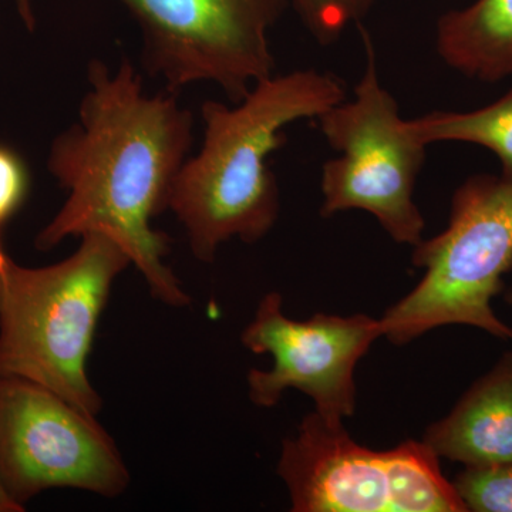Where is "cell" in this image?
<instances>
[{"mask_svg":"<svg viewBox=\"0 0 512 512\" xmlns=\"http://www.w3.org/2000/svg\"><path fill=\"white\" fill-rule=\"evenodd\" d=\"M303 26L322 46L332 45L353 23L365 19L376 0H288Z\"/></svg>","mask_w":512,"mask_h":512,"instance_id":"5bb4252c","label":"cell"},{"mask_svg":"<svg viewBox=\"0 0 512 512\" xmlns=\"http://www.w3.org/2000/svg\"><path fill=\"white\" fill-rule=\"evenodd\" d=\"M413 265L423 279L379 319L383 338L400 346L440 326L466 325L512 339L491 306L512 269V177L474 175L460 185L447 228L414 247Z\"/></svg>","mask_w":512,"mask_h":512,"instance_id":"277c9868","label":"cell"},{"mask_svg":"<svg viewBox=\"0 0 512 512\" xmlns=\"http://www.w3.org/2000/svg\"><path fill=\"white\" fill-rule=\"evenodd\" d=\"M0 480L26 507L52 488L120 497L131 474L97 416L42 384L0 376Z\"/></svg>","mask_w":512,"mask_h":512,"instance_id":"ba28073f","label":"cell"},{"mask_svg":"<svg viewBox=\"0 0 512 512\" xmlns=\"http://www.w3.org/2000/svg\"><path fill=\"white\" fill-rule=\"evenodd\" d=\"M26 508L19 503H16L12 497L6 491V488L3 487L2 480H0V512H23Z\"/></svg>","mask_w":512,"mask_h":512,"instance_id":"e0dca14e","label":"cell"},{"mask_svg":"<svg viewBox=\"0 0 512 512\" xmlns=\"http://www.w3.org/2000/svg\"><path fill=\"white\" fill-rule=\"evenodd\" d=\"M421 441L437 457L464 466L512 461V352L474 383L447 417L431 424Z\"/></svg>","mask_w":512,"mask_h":512,"instance_id":"30bf717a","label":"cell"},{"mask_svg":"<svg viewBox=\"0 0 512 512\" xmlns=\"http://www.w3.org/2000/svg\"><path fill=\"white\" fill-rule=\"evenodd\" d=\"M359 30L366 67L355 96L318 117L320 131L339 153L323 165L320 215L366 211L394 242L416 247L423 241L426 222L414 202V187L427 146L380 83L375 46L362 25Z\"/></svg>","mask_w":512,"mask_h":512,"instance_id":"5b68a950","label":"cell"},{"mask_svg":"<svg viewBox=\"0 0 512 512\" xmlns=\"http://www.w3.org/2000/svg\"><path fill=\"white\" fill-rule=\"evenodd\" d=\"M437 53L456 72L495 83L512 76V0H476L437 22Z\"/></svg>","mask_w":512,"mask_h":512,"instance_id":"8fae6325","label":"cell"},{"mask_svg":"<svg viewBox=\"0 0 512 512\" xmlns=\"http://www.w3.org/2000/svg\"><path fill=\"white\" fill-rule=\"evenodd\" d=\"M15 2L16 10H18L19 18L22 20L25 28L29 32L36 29V12L33 6V0H13Z\"/></svg>","mask_w":512,"mask_h":512,"instance_id":"2e32d148","label":"cell"},{"mask_svg":"<svg viewBox=\"0 0 512 512\" xmlns=\"http://www.w3.org/2000/svg\"><path fill=\"white\" fill-rule=\"evenodd\" d=\"M343 100L338 76L306 69L256 83L235 106L202 103L204 141L178 173L168 205L195 259L211 264L229 239L255 244L274 228L279 188L268 158L284 146L282 130Z\"/></svg>","mask_w":512,"mask_h":512,"instance_id":"7a4b0ae2","label":"cell"},{"mask_svg":"<svg viewBox=\"0 0 512 512\" xmlns=\"http://www.w3.org/2000/svg\"><path fill=\"white\" fill-rule=\"evenodd\" d=\"M423 441L370 450L313 412L282 441L276 473L293 512H466Z\"/></svg>","mask_w":512,"mask_h":512,"instance_id":"8992f818","label":"cell"},{"mask_svg":"<svg viewBox=\"0 0 512 512\" xmlns=\"http://www.w3.org/2000/svg\"><path fill=\"white\" fill-rule=\"evenodd\" d=\"M30 187L32 177L26 161L15 148L0 143V265L9 256L3 248V231L28 201Z\"/></svg>","mask_w":512,"mask_h":512,"instance_id":"9a60e30c","label":"cell"},{"mask_svg":"<svg viewBox=\"0 0 512 512\" xmlns=\"http://www.w3.org/2000/svg\"><path fill=\"white\" fill-rule=\"evenodd\" d=\"M80 238L57 264L28 268L8 256L0 265V376L42 384L99 416L103 399L87 360L114 282L131 261L109 235Z\"/></svg>","mask_w":512,"mask_h":512,"instance_id":"3957f363","label":"cell"},{"mask_svg":"<svg viewBox=\"0 0 512 512\" xmlns=\"http://www.w3.org/2000/svg\"><path fill=\"white\" fill-rule=\"evenodd\" d=\"M143 33V64L168 93L217 84L239 103L274 76L269 30L288 0H117Z\"/></svg>","mask_w":512,"mask_h":512,"instance_id":"52a82bcc","label":"cell"},{"mask_svg":"<svg viewBox=\"0 0 512 512\" xmlns=\"http://www.w3.org/2000/svg\"><path fill=\"white\" fill-rule=\"evenodd\" d=\"M453 484L467 511L512 512V461L466 466Z\"/></svg>","mask_w":512,"mask_h":512,"instance_id":"4fadbf2b","label":"cell"},{"mask_svg":"<svg viewBox=\"0 0 512 512\" xmlns=\"http://www.w3.org/2000/svg\"><path fill=\"white\" fill-rule=\"evenodd\" d=\"M282 302L281 293H266L242 332L245 348L274 360L269 370H249V400L271 409L286 390L296 389L311 397L322 419L343 423L355 416L356 366L382 338L380 320L316 313L301 322L285 315Z\"/></svg>","mask_w":512,"mask_h":512,"instance_id":"9c48e42d","label":"cell"},{"mask_svg":"<svg viewBox=\"0 0 512 512\" xmlns=\"http://www.w3.org/2000/svg\"><path fill=\"white\" fill-rule=\"evenodd\" d=\"M87 77L79 123L55 138L47 160L69 197L37 234L35 247L50 251L66 238L101 232L127 252L154 299L173 308L190 305L165 264L171 238L151 221L168 210L190 153L194 117L173 93L144 94L127 60L114 73L92 60Z\"/></svg>","mask_w":512,"mask_h":512,"instance_id":"6da1fadb","label":"cell"},{"mask_svg":"<svg viewBox=\"0 0 512 512\" xmlns=\"http://www.w3.org/2000/svg\"><path fill=\"white\" fill-rule=\"evenodd\" d=\"M424 146L458 141L488 148L500 158L503 175L512 177V90L500 100L468 113L434 111L410 120Z\"/></svg>","mask_w":512,"mask_h":512,"instance_id":"7c38bea8","label":"cell"}]
</instances>
